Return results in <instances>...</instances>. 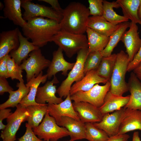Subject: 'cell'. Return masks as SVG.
Here are the masks:
<instances>
[{
  "label": "cell",
  "mask_w": 141,
  "mask_h": 141,
  "mask_svg": "<svg viewBox=\"0 0 141 141\" xmlns=\"http://www.w3.org/2000/svg\"><path fill=\"white\" fill-rule=\"evenodd\" d=\"M103 12L102 16L107 21L115 25L128 21V19L124 16L118 14L114 11L113 8L120 7L116 1L110 2L103 0Z\"/></svg>",
  "instance_id": "f546056e"
},
{
  "label": "cell",
  "mask_w": 141,
  "mask_h": 141,
  "mask_svg": "<svg viewBox=\"0 0 141 141\" xmlns=\"http://www.w3.org/2000/svg\"><path fill=\"white\" fill-rule=\"evenodd\" d=\"M110 86L109 81L103 85L97 84L88 91L77 92L71 96V99L74 102H87L99 108L103 104L105 97L109 91Z\"/></svg>",
  "instance_id": "9c48e42d"
},
{
  "label": "cell",
  "mask_w": 141,
  "mask_h": 141,
  "mask_svg": "<svg viewBox=\"0 0 141 141\" xmlns=\"http://www.w3.org/2000/svg\"><path fill=\"white\" fill-rule=\"evenodd\" d=\"M129 29L125 31L122 35L121 40L124 44L126 52L131 62L137 53L141 46V39L138 32V27L137 24L130 22Z\"/></svg>",
  "instance_id": "7c38bea8"
},
{
  "label": "cell",
  "mask_w": 141,
  "mask_h": 141,
  "mask_svg": "<svg viewBox=\"0 0 141 141\" xmlns=\"http://www.w3.org/2000/svg\"><path fill=\"white\" fill-rule=\"evenodd\" d=\"M59 81L55 76L51 81H48L43 86L39 87L37 92L35 101L41 104H58L63 100L61 97L56 95V86L54 84L58 83Z\"/></svg>",
  "instance_id": "5bb4252c"
},
{
  "label": "cell",
  "mask_w": 141,
  "mask_h": 141,
  "mask_svg": "<svg viewBox=\"0 0 141 141\" xmlns=\"http://www.w3.org/2000/svg\"><path fill=\"white\" fill-rule=\"evenodd\" d=\"M48 78L46 74L43 75L42 71L36 77H34L25 84L26 86L30 88V91L28 95L24 97L20 103L23 107H26L30 105H39L35 101V98L40 84H44Z\"/></svg>",
  "instance_id": "484cf974"
},
{
  "label": "cell",
  "mask_w": 141,
  "mask_h": 141,
  "mask_svg": "<svg viewBox=\"0 0 141 141\" xmlns=\"http://www.w3.org/2000/svg\"><path fill=\"white\" fill-rule=\"evenodd\" d=\"M4 7V5L1 2H0V10H2L3 9Z\"/></svg>",
  "instance_id": "c3c4849f"
},
{
  "label": "cell",
  "mask_w": 141,
  "mask_h": 141,
  "mask_svg": "<svg viewBox=\"0 0 141 141\" xmlns=\"http://www.w3.org/2000/svg\"><path fill=\"white\" fill-rule=\"evenodd\" d=\"M85 138L89 141H107L109 137L103 130L96 127L93 123H85Z\"/></svg>",
  "instance_id": "836d02e7"
},
{
  "label": "cell",
  "mask_w": 141,
  "mask_h": 141,
  "mask_svg": "<svg viewBox=\"0 0 141 141\" xmlns=\"http://www.w3.org/2000/svg\"><path fill=\"white\" fill-rule=\"evenodd\" d=\"M125 108H121L112 113L104 115L101 121L93 123L97 127L104 131L109 137L118 134L119 128L124 115Z\"/></svg>",
  "instance_id": "8fae6325"
},
{
  "label": "cell",
  "mask_w": 141,
  "mask_h": 141,
  "mask_svg": "<svg viewBox=\"0 0 141 141\" xmlns=\"http://www.w3.org/2000/svg\"><path fill=\"white\" fill-rule=\"evenodd\" d=\"M21 7L24 10L22 15L24 19H28L36 17H46L60 23L62 16L56 12L51 7L38 4H35L31 0H22Z\"/></svg>",
  "instance_id": "30bf717a"
},
{
  "label": "cell",
  "mask_w": 141,
  "mask_h": 141,
  "mask_svg": "<svg viewBox=\"0 0 141 141\" xmlns=\"http://www.w3.org/2000/svg\"><path fill=\"white\" fill-rule=\"evenodd\" d=\"M86 32L89 52H101L107 46L109 40V37L98 33L88 27L87 28Z\"/></svg>",
  "instance_id": "83f0119b"
},
{
  "label": "cell",
  "mask_w": 141,
  "mask_h": 141,
  "mask_svg": "<svg viewBox=\"0 0 141 141\" xmlns=\"http://www.w3.org/2000/svg\"><path fill=\"white\" fill-rule=\"evenodd\" d=\"M48 104L29 105L26 108L29 115L27 123L32 128L37 127L47 112Z\"/></svg>",
  "instance_id": "4dcf8cb0"
},
{
  "label": "cell",
  "mask_w": 141,
  "mask_h": 141,
  "mask_svg": "<svg viewBox=\"0 0 141 141\" xmlns=\"http://www.w3.org/2000/svg\"><path fill=\"white\" fill-rule=\"evenodd\" d=\"M9 55H6L0 59V77L7 78H9L7 64Z\"/></svg>",
  "instance_id": "f35d334b"
},
{
  "label": "cell",
  "mask_w": 141,
  "mask_h": 141,
  "mask_svg": "<svg viewBox=\"0 0 141 141\" xmlns=\"http://www.w3.org/2000/svg\"><path fill=\"white\" fill-rule=\"evenodd\" d=\"M20 44L16 50L10 52L9 55L17 64L20 65L21 62L27 58L29 54L32 51L39 48L32 42L28 41V39L24 37L20 31L19 32Z\"/></svg>",
  "instance_id": "603a6c76"
},
{
  "label": "cell",
  "mask_w": 141,
  "mask_h": 141,
  "mask_svg": "<svg viewBox=\"0 0 141 141\" xmlns=\"http://www.w3.org/2000/svg\"><path fill=\"white\" fill-rule=\"evenodd\" d=\"M103 57L101 52L94 51L89 52L84 63L85 75L90 71L97 69Z\"/></svg>",
  "instance_id": "e575fe53"
},
{
  "label": "cell",
  "mask_w": 141,
  "mask_h": 141,
  "mask_svg": "<svg viewBox=\"0 0 141 141\" xmlns=\"http://www.w3.org/2000/svg\"><path fill=\"white\" fill-rule=\"evenodd\" d=\"M24 82L17 83L16 86L18 89L17 90L8 92L9 93V98L6 101L0 105V109L16 107L20 103L23 98L28 95L30 88L26 86Z\"/></svg>",
  "instance_id": "4316f807"
},
{
  "label": "cell",
  "mask_w": 141,
  "mask_h": 141,
  "mask_svg": "<svg viewBox=\"0 0 141 141\" xmlns=\"http://www.w3.org/2000/svg\"><path fill=\"white\" fill-rule=\"evenodd\" d=\"M38 1L44 2L50 4L52 9L57 13L62 15L63 9L61 7L57 0H39Z\"/></svg>",
  "instance_id": "7bdbcfd3"
},
{
  "label": "cell",
  "mask_w": 141,
  "mask_h": 141,
  "mask_svg": "<svg viewBox=\"0 0 141 141\" xmlns=\"http://www.w3.org/2000/svg\"><path fill=\"white\" fill-rule=\"evenodd\" d=\"M26 21L22 28L23 35L39 48L52 42L54 36L61 30L60 23L43 17L30 18Z\"/></svg>",
  "instance_id": "6da1fadb"
},
{
  "label": "cell",
  "mask_w": 141,
  "mask_h": 141,
  "mask_svg": "<svg viewBox=\"0 0 141 141\" xmlns=\"http://www.w3.org/2000/svg\"><path fill=\"white\" fill-rule=\"evenodd\" d=\"M141 62V46L137 53L134 56L133 60L128 64L127 71L130 72L133 69Z\"/></svg>",
  "instance_id": "ab89813d"
},
{
  "label": "cell",
  "mask_w": 141,
  "mask_h": 141,
  "mask_svg": "<svg viewBox=\"0 0 141 141\" xmlns=\"http://www.w3.org/2000/svg\"><path fill=\"white\" fill-rule=\"evenodd\" d=\"M60 126L66 128L69 132L71 141L81 140L85 138V123L69 117H61L57 123Z\"/></svg>",
  "instance_id": "e0dca14e"
},
{
  "label": "cell",
  "mask_w": 141,
  "mask_h": 141,
  "mask_svg": "<svg viewBox=\"0 0 141 141\" xmlns=\"http://www.w3.org/2000/svg\"><path fill=\"white\" fill-rule=\"evenodd\" d=\"M18 28L2 31L0 34V59L13 50H16L20 44Z\"/></svg>",
  "instance_id": "ac0fdd59"
},
{
  "label": "cell",
  "mask_w": 141,
  "mask_h": 141,
  "mask_svg": "<svg viewBox=\"0 0 141 141\" xmlns=\"http://www.w3.org/2000/svg\"><path fill=\"white\" fill-rule=\"evenodd\" d=\"M130 62L128 56L124 51L121 50L116 54L115 64L109 81V91L112 93L122 96L128 91L125 77Z\"/></svg>",
  "instance_id": "3957f363"
},
{
  "label": "cell",
  "mask_w": 141,
  "mask_h": 141,
  "mask_svg": "<svg viewBox=\"0 0 141 141\" xmlns=\"http://www.w3.org/2000/svg\"><path fill=\"white\" fill-rule=\"evenodd\" d=\"M132 141H141L138 131L134 132L133 133Z\"/></svg>",
  "instance_id": "bcb514c9"
},
{
  "label": "cell",
  "mask_w": 141,
  "mask_h": 141,
  "mask_svg": "<svg viewBox=\"0 0 141 141\" xmlns=\"http://www.w3.org/2000/svg\"><path fill=\"white\" fill-rule=\"evenodd\" d=\"M7 64L9 77L12 80L16 79L18 80L19 82L24 81L22 74V69L20 66L16 63L9 55L7 59Z\"/></svg>",
  "instance_id": "d590c367"
},
{
  "label": "cell",
  "mask_w": 141,
  "mask_h": 141,
  "mask_svg": "<svg viewBox=\"0 0 141 141\" xmlns=\"http://www.w3.org/2000/svg\"><path fill=\"white\" fill-rule=\"evenodd\" d=\"M138 14L139 18L141 20V3L138 9Z\"/></svg>",
  "instance_id": "7dc6e473"
},
{
  "label": "cell",
  "mask_w": 141,
  "mask_h": 141,
  "mask_svg": "<svg viewBox=\"0 0 141 141\" xmlns=\"http://www.w3.org/2000/svg\"><path fill=\"white\" fill-rule=\"evenodd\" d=\"M130 95L120 96L112 93L109 91L107 93L103 104L99 109L103 115L124 107L129 100Z\"/></svg>",
  "instance_id": "d4e9b609"
},
{
  "label": "cell",
  "mask_w": 141,
  "mask_h": 141,
  "mask_svg": "<svg viewBox=\"0 0 141 141\" xmlns=\"http://www.w3.org/2000/svg\"><path fill=\"white\" fill-rule=\"evenodd\" d=\"M63 50L58 47V49L54 51L52 54V59L48 67L46 74L48 79H50L53 76L59 72H62V74L66 76L68 75V70H71L75 64V62L70 63L64 59Z\"/></svg>",
  "instance_id": "2e32d148"
},
{
  "label": "cell",
  "mask_w": 141,
  "mask_h": 141,
  "mask_svg": "<svg viewBox=\"0 0 141 141\" xmlns=\"http://www.w3.org/2000/svg\"><path fill=\"white\" fill-rule=\"evenodd\" d=\"M68 141H71L70 140H69Z\"/></svg>",
  "instance_id": "681fc988"
},
{
  "label": "cell",
  "mask_w": 141,
  "mask_h": 141,
  "mask_svg": "<svg viewBox=\"0 0 141 141\" xmlns=\"http://www.w3.org/2000/svg\"><path fill=\"white\" fill-rule=\"evenodd\" d=\"M29 57L24 60L20 66L26 73L27 82L37 77L42 70L49 66L51 61L43 55L40 49L34 50L29 54Z\"/></svg>",
  "instance_id": "ba28073f"
},
{
  "label": "cell",
  "mask_w": 141,
  "mask_h": 141,
  "mask_svg": "<svg viewBox=\"0 0 141 141\" xmlns=\"http://www.w3.org/2000/svg\"><path fill=\"white\" fill-rule=\"evenodd\" d=\"M11 110L10 109L4 108L0 110V130H3L6 126V125L4 124L2 122L3 120L7 118L13 113L11 112Z\"/></svg>",
  "instance_id": "b9f144b4"
},
{
  "label": "cell",
  "mask_w": 141,
  "mask_h": 141,
  "mask_svg": "<svg viewBox=\"0 0 141 141\" xmlns=\"http://www.w3.org/2000/svg\"><path fill=\"white\" fill-rule=\"evenodd\" d=\"M116 54L103 57L101 63L96 69L98 74L100 77L110 81L115 64Z\"/></svg>",
  "instance_id": "d6a6232c"
},
{
  "label": "cell",
  "mask_w": 141,
  "mask_h": 141,
  "mask_svg": "<svg viewBox=\"0 0 141 141\" xmlns=\"http://www.w3.org/2000/svg\"><path fill=\"white\" fill-rule=\"evenodd\" d=\"M26 131L24 134L17 141H44L39 138L34 132L32 128L27 123L25 124Z\"/></svg>",
  "instance_id": "74e56055"
},
{
  "label": "cell",
  "mask_w": 141,
  "mask_h": 141,
  "mask_svg": "<svg viewBox=\"0 0 141 141\" xmlns=\"http://www.w3.org/2000/svg\"><path fill=\"white\" fill-rule=\"evenodd\" d=\"M127 83L131 95L128 102L124 108L141 111V82L132 72Z\"/></svg>",
  "instance_id": "44dd1931"
},
{
  "label": "cell",
  "mask_w": 141,
  "mask_h": 141,
  "mask_svg": "<svg viewBox=\"0 0 141 141\" xmlns=\"http://www.w3.org/2000/svg\"><path fill=\"white\" fill-rule=\"evenodd\" d=\"M90 13L88 8L79 2L70 3L64 9L60 23L61 30L76 34L86 32Z\"/></svg>",
  "instance_id": "7a4b0ae2"
},
{
  "label": "cell",
  "mask_w": 141,
  "mask_h": 141,
  "mask_svg": "<svg viewBox=\"0 0 141 141\" xmlns=\"http://www.w3.org/2000/svg\"><path fill=\"white\" fill-rule=\"evenodd\" d=\"M52 42L61 48L69 58L77 54L81 50L88 48L86 35L75 34L62 30L54 36Z\"/></svg>",
  "instance_id": "277c9868"
},
{
  "label": "cell",
  "mask_w": 141,
  "mask_h": 141,
  "mask_svg": "<svg viewBox=\"0 0 141 141\" xmlns=\"http://www.w3.org/2000/svg\"><path fill=\"white\" fill-rule=\"evenodd\" d=\"M32 129L37 137L44 141H57L69 136L67 130L58 125L55 119L50 115L48 111L41 124Z\"/></svg>",
  "instance_id": "8992f818"
},
{
  "label": "cell",
  "mask_w": 141,
  "mask_h": 141,
  "mask_svg": "<svg viewBox=\"0 0 141 141\" xmlns=\"http://www.w3.org/2000/svg\"><path fill=\"white\" fill-rule=\"evenodd\" d=\"M136 130L141 131V111L125 108L118 134H124Z\"/></svg>",
  "instance_id": "7402d4cb"
},
{
  "label": "cell",
  "mask_w": 141,
  "mask_h": 141,
  "mask_svg": "<svg viewBox=\"0 0 141 141\" xmlns=\"http://www.w3.org/2000/svg\"><path fill=\"white\" fill-rule=\"evenodd\" d=\"M130 136L127 134H118L116 135L109 137L107 141H128Z\"/></svg>",
  "instance_id": "ee69618b"
},
{
  "label": "cell",
  "mask_w": 141,
  "mask_h": 141,
  "mask_svg": "<svg viewBox=\"0 0 141 141\" xmlns=\"http://www.w3.org/2000/svg\"><path fill=\"white\" fill-rule=\"evenodd\" d=\"M122 9L124 16L131 22L141 25L138 12L141 0H117L116 1Z\"/></svg>",
  "instance_id": "f1b7e54d"
},
{
  "label": "cell",
  "mask_w": 141,
  "mask_h": 141,
  "mask_svg": "<svg viewBox=\"0 0 141 141\" xmlns=\"http://www.w3.org/2000/svg\"><path fill=\"white\" fill-rule=\"evenodd\" d=\"M89 53L88 48L82 49L77 53L74 66L57 90L60 97L66 98L70 93L73 83L79 81L85 76L84 64Z\"/></svg>",
  "instance_id": "5b68a950"
},
{
  "label": "cell",
  "mask_w": 141,
  "mask_h": 141,
  "mask_svg": "<svg viewBox=\"0 0 141 141\" xmlns=\"http://www.w3.org/2000/svg\"><path fill=\"white\" fill-rule=\"evenodd\" d=\"M87 26L98 33L110 37L118 28L119 24H111L102 16H92L89 17Z\"/></svg>",
  "instance_id": "cb8c5ba5"
},
{
  "label": "cell",
  "mask_w": 141,
  "mask_h": 141,
  "mask_svg": "<svg viewBox=\"0 0 141 141\" xmlns=\"http://www.w3.org/2000/svg\"><path fill=\"white\" fill-rule=\"evenodd\" d=\"M16 107L15 111L7 119L6 126L1 133L0 137L3 141H15L16 134L21 124L27 121L29 115L26 108L20 104Z\"/></svg>",
  "instance_id": "52a82bcc"
},
{
  "label": "cell",
  "mask_w": 141,
  "mask_h": 141,
  "mask_svg": "<svg viewBox=\"0 0 141 141\" xmlns=\"http://www.w3.org/2000/svg\"><path fill=\"white\" fill-rule=\"evenodd\" d=\"M103 0H89L90 15L102 16L103 12Z\"/></svg>",
  "instance_id": "8d00e7d4"
},
{
  "label": "cell",
  "mask_w": 141,
  "mask_h": 141,
  "mask_svg": "<svg viewBox=\"0 0 141 141\" xmlns=\"http://www.w3.org/2000/svg\"><path fill=\"white\" fill-rule=\"evenodd\" d=\"M3 9L5 18L12 21L14 24L22 28L27 24L23 18L21 10L20 0H4Z\"/></svg>",
  "instance_id": "ffe728a7"
},
{
  "label": "cell",
  "mask_w": 141,
  "mask_h": 141,
  "mask_svg": "<svg viewBox=\"0 0 141 141\" xmlns=\"http://www.w3.org/2000/svg\"><path fill=\"white\" fill-rule=\"evenodd\" d=\"M72 104L80 120L84 123H98L102 120L103 115L99 108L86 102L74 101Z\"/></svg>",
  "instance_id": "4fadbf2b"
},
{
  "label": "cell",
  "mask_w": 141,
  "mask_h": 141,
  "mask_svg": "<svg viewBox=\"0 0 141 141\" xmlns=\"http://www.w3.org/2000/svg\"><path fill=\"white\" fill-rule=\"evenodd\" d=\"M13 89L10 86L6 79L4 77H0V95H3L5 92L13 91Z\"/></svg>",
  "instance_id": "60d3db41"
},
{
  "label": "cell",
  "mask_w": 141,
  "mask_h": 141,
  "mask_svg": "<svg viewBox=\"0 0 141 141\" xmlns=\"http://www.w3.org/2000/svg\"><path fill=\"white\" fill-rule=\"evenodd\" d=\"M70 96L69 93L64 101L58 104L48 103L47 111L50 115L55 119L56 123L64 116L80 120L74 109Z\"/></svg>",
  "instance_id": "9a60e30c"
},
{
  "label": "cell",
  "mask_w": 141,
  "mask_h": 141,
  "mask_svg": "<svg viewBox=\"0 0 141 141\" xmlns=\"http://www.w3.org/2000/svg\"><path fill=\"white\" fill-rule=\"evenodd\" d=\"M138 79L141 81V62L133 70Z\"/></svg>",
  "instance_id": "f6af8a7d"
},
{
  "label": "cell",
  "mask_w": 141,
  "mask_h": 141,
  "mask_svg": "<svg viewBox=\"0 0 141 141\" xmlns=\"http://www.w3.org/2000/svg\"><path fill=\"white\" fill-rule=\"evenodd\" d=\"M108 81L98 74L96 69L91 70L85 74L80 80L75 82L72 85L70 94L71 96L79 91H88L96 84L100 83L105 84Z\"/></svg>",
  "instance_id": "d6986e66"
},
{
  "label": "cell",
  "mask_w": 141,
  "mask_h": 141,
  "mask_svg": "<svg viewBox=\"0 0 141 141\" xmlns=\"http://www.w3.org/2000/svg\"><path fill=\"white\" fill-rule=\"evenodd\" d=\"M130 23V22L128 21L119 24L118 28L109 37V40L107 46L101 52L103 57L109 56L112 54L114 49L121 40L123 33L129 27Z\"/></svg>",
  "instance_id": "1f68e13d"
}]
</instances>
